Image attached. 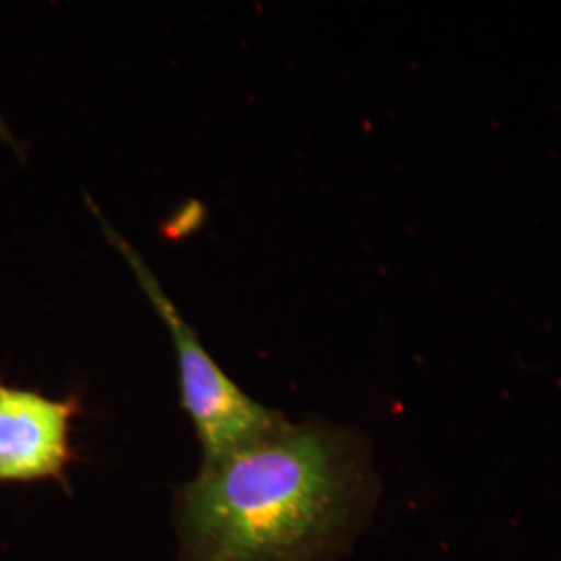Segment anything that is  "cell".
<instances>
[{
    "mask_svg": "<svg viewBox=\"0 0 561 561\" xmlns=\"http://www.w3.org/2000/svg\"><path fill=\"white\" fill-rule=\"evenodd\" d=\"M0 140L7 141L20 157H23V150H21L20 141L15 140V136L11 134V129H9V125L4 123L2 119V115H0Z\"/></svg>",
    "mask_w": 561,
    "mask_h": 561,
    "instance_id": "277c9868",
    "label": "cell"
},
{
    "mask_svg": "<svg viewBox=\"0 0 561 561\" xmlns=\"http://www.w3.org/2000/svg\"><path fill=\"white\" fill-rule=\"evenodd\" d=\"M377 500L368 443L329 422H285L202 463L175 503L181 561H333Z\"/></svg>",
    "mask_w": 561,
    "mask_h": 561,
    "instance_id": "6da1fadb",
    "label": "cell"
},
{
    "mask_svg": "<svg viewBox=\"0 0 561 561\" xmlns=\"http://www.w3.org/2000/svg\"><path fill=\"white\" fill-rule=\"evenodd\" d=\"M80 410L78 396L53 400L0 382V482L67 484L76 456L71 422Z\"/></svg>",
    "mask_w": 561,
    "mask_h": 561,
    "instance_id": "3957f363",
    "label": "cell"
},
{
    "mask_svg": "<svg viewBox=\"0 0 561 561\" xmlns=\"http://www.w3.org/2000/svg\"><path fill=\"white\" fill-rule=\"evenodd\" d=\"M88 204L99 217L104 236L131 266L141 291L148 296L171 333L180 370L181 408L196 428L202 445V463L222 460L280 428L287 419L279 410H271L261 401L252 400L222 370L202 345L190 322L181 317L180 308L169 300L146 261L106 222L94 202L88 201Z\"/></svg>",
    "mask_w": 561,
    "mask_h": 561,
    "instance_id": "7a4b0ae2",
    "label": "cell"
}]
</instances>
